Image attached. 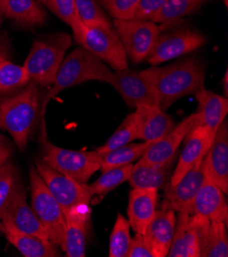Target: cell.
Returning a JSON list of instances; mask_svg holds the SVG:
<instances>
[{
	"label": "cell",
	"mask_w": 228,
	"mask_h": 257,
	"mask_svg": "<svg viewBox=\"0 0 228 257\" xmlns=\"http://www.w3.org/2000/svg\"><path fill=\"white\" fill-rule=\"evenodd\" d=\"M149 143L141 142L137 144H128L115 150L98 153L100 160V171H106L111 168L132 164L139 160L144 154Z\"/></svg>",
	"instance_id": "27"
},
{
	"label": "cell",
	"mask_w": 228,
	"mask_h": 257,
	"mask_svg": "<svg viewBox=\"0 0 228 257\" xmlns=\"http://www.w3.org/2000/svg\"><path fill=\"white\" fill-rule=\"evenodd\" d=\"M188 214H197L210 221H221L227 225L228 205L225 194L207 178L198 190Z\"/></svg>",
	"instance_id": "21"
},
{
	"label": "cell",
	"mask_w": 228,
	"mask_h": 257,
	"mask_svg": "<svg viewBox=\"0 0 228 257\" xmlns=\"http://www.w3.org/2000/svg\"><path fill=\"white\" fill-rule=\"evenodd\" d=\"M35 168L49 192L60 204L65 215L76 206L90 203L92 197L88 190V184L78 183L56 171L40 158L35 160Z\"/></svg>",
	"instance_id": "9"
},
{
	"label": "cell",
	"mask_w": 228,
	"mask_h": 257,
	"mask_svg": "<svg viewBox=\"0 0 228 257\" xmlns=\"http://www.w3.org/2000/svg\"><path fill=\"white\" fill-rule=\"evenodd\" d=\"M157 190L132 189L129 194L127 214L130 227L135 233H144L145 227L157 211Z\"/></svg>",
	"instance_id": "23"
},
{
	"label": "cell",
	"mask_w": 228,
	"mask_h": 257,
	"mask_svg": "<svg viewBox=\"0 0 228 257\" xmlns=\"http://www.w3.org/2000/svg\"><path fill=\"white\" fill-rule=\"evenodd\" d=\"M133 165L128 164L101 171L95 182L88 185L90 196H105L125 182H128Z\"/></svg>",
	"instance_id": "28"
},
{
	"label": "cell",
	"mask_w": 228,
	"mask_h": 257,
	"mask_svg": "<svg viewBox=\"0 0 228 257\" xmlns=\"http://www.w3.org/2000/svg\"><path fill=\"white\" fill-rule=\"evenodd\" d=\"M80 21L88 26H112L97 0H74Z\"/></svg>",
	"instance_id": "34"
},
{
	"label": "cell",
	"mask_w": 228,
	"mask_h": 257,
	"mask_svg": "<svg viewBox=\"0 0 228 257\" xmlns=\"http://www.w3.org/2000/svg\"><path fill=\"white\" fill-rule=\"evenodd\" d=\"M89 218V204L76 206L65 215L66 226L62 249L68 257L85 256Z\"/></svg>",
	"instance_id": "18"
},
{
	"label": "cell",
	"mask_w": 228,
	"mask_h": 257,
	"mask_svg": "<svg viewBox=\"0 0 228 257\" xmlns=\"http://www.w3.org/2000/svg\"><path fill=\"white\" fill-rule=\"evenodd\" d=\"M227 225L221 221H210L200 257H227Z\"/></svg>",
	"instance_id": "29"
},
{
	"label": "cell",
	"mask_w": 228,
	"mask_h": 257,
	"mask_svg": "<svg viewBox=\"0 0 228 257\" xmlns=\"http://www.w3.org/2000/svg\"><path fill=\"white\" fill-rule=\"evenodd\" d=\"M0 233L25 257H57L60 256L58 246L49 240L21 233L19 230L0 222Z\"/></svg>",
	"instance_id": "25"
},
{
	"label": "cell",
	"mask_w": 228,
	"mask_h": 257,
	"mask_svg": "<svg viewBox=\"0 0 228 257\" xmlns=\"http://www.w3.org/2000/svg\"><path fill=\"white\" fill-rule=\"evenodd\" d=\"M2 223L19 230L21 233L49 240L44 226L35 214L31 205L28 204L26 191L20 182L10 197L3 213Z\"/></svg>",
	"instance_id": "12"
},
{
	"label": "cell",
	"mask_w": 228,
	"mask_h": 257,
	"mask_svg": "<svg viewBox=\"0 0 228 257\" xmlns=\"http://www.w3.org/2000/svg\"><path fill=\"white\" fill-rule=\"evenodd\" d=\"M137 130V140L154 143L174 128V121L158 105H141L133 113Z\"/></svg>",
	"instance_id": "19"
},
{
	"label": "cell",
	"mask_w": 228,
	"mask_h": 257,
	"mask_svg": "<svg viewBox=\"0 0 228 257\" xmlns=\"http://www.w3.org/2000/svg\"><path fill=\"white\" fill-rule=\"evenodd\" d=\"M126 257H154V254L151 253L142 234L135 233V236L131 238Z\"/></svg>",
	"instance_id": "39"
},
{
	"label": "cell",
	"mask_w": 228,
	"mask_h": 257,
	"mask_svg": "<svg viewBox=\"0 0 228 257\" xmlns=\"http://www.w3.org/2000/svg\"><path fill=\"white\" fill-rule=\"evenodd\" d=\"M197 99V119L204 126L210 140L213 142L221 123L228 113L227 97L214 93L205 87L195 93Z\"/></svg>",
	"instance_id": "22"
},
{
	"label": "cell",
	"mask_w": 228,
	"mask_h": 257,
	"mask_svg": "<svg viewBox=\"0 0 228 257\" xmlns=\"http://www.w3.org/2000/svg\"><path fill=\"white\" fill-rule=\"evenodd\" d=\"M114 28L126 55L134 63H141L148 58L161 35V28L150 21L115 20Z\"/></svg>",
	"instance_id": "8"
},
{
	"label": "cell",
	"mask_w": 228,
	"mask_h": 257,
	"mask_svg": "<svg viewBox=\"0 0 228 257\" xmlns=\"http://www.w3.org/2000/svg\"><path fill=\"white\" fill-rule=\"evenodd\" d=\"M30 78L23 66L0 59V92H10L26 87Z\"/></svg>",
	"instance_id": "31"
},
{
	"label": "cell",
	"mask_w": 228,
	"mask_h": 257,
	"mask_svg": "<svg viewBox=\"0 0 228 257\" xmlns=\"http://www.w3.org/2000/svg\"><path fill=\"white\" fill-rule=\"evenodd\" d=\"M71 43L72 38L66 33L35 40L23 66L30 81L35 82L40 87L52 85Z\"/></svg>",
	"instance_id": "5"
},
{
	"label": "cell",
	"mask_w": 228,
	"mask_h": 257,
	"mask_svg": "<svg viewBox=\"0 0 228 257\" xmlns=\"http://www.w3.org/2000/svg\"><path fill=\"white\" fill-rule=\"evenodd\" d=\"M72 30L76 42L115 71L128 68L127 55L112 26H88L80 21Z\"/></svg>",
	"instance_id": "6"
},
{
	"label": "cell",
	"mask_w": 228,
	"mask_h": 257,
	"mask_svg": "<svg viewBox=\"0 0 228 257\" xmlns=\"http://www.w3.org/2000/svg\"><path fill=\"white\" fill-rule=\"evenodd\" d=\"M8 5V0H0V25L3 24L5 19V13Z\"/></svg>",
	"instance_id": "42"
},
{
	"label": "cell",
	"mask_w": 228,
	"mask_h": 257,
	"mask_svg": "<svg viewBox=\"0 0 228 257\" xmlns=\"http://www.w3.org/2000/svg\"><path fill=\"white\" fill-rule=\"evenodd\" d=\"M174 162L175 160L165 165H156L140 158L133 165L128 182L132 189L159 191L169 182Z\"/></svg>",
	"instance_id": "24"
},
{
	"label": "cell",
	"mask_w": 228,
	"mask_h": 257,
	"mask_svg": "<svg viewBox=\"0 0 228 257\" xmlns=\"http://www.w3.org/2000/svg\"><path fill=\"white\" fill-rule=\"evenodd\" d=\"M206 41L204 35L191 30H179L160 35L146 61L151 66H157L188 54L201 47Z\"/></svg>",
	"instance_id": "13"
},
{
	"label": "cell",
	"mask_w": 228,
	"mask_h": 257,
	"mask_svg": "<svg viewBox=\"0 0 228 257\" xmlns=\"http://www.w3.org/2000/svg\"><path fill=\"white\" fill-rule=\"evenodd\" d=\"M140 74L153 86L158 105L164 111L181 97L205 87V67L194 58L166 67H150Z\"/></svg>",
	"instance_id": "1"
},
{
	"label": "cell",
	"mask_w": 228,
	"mask_h": 257,
	"mask_svg": "<svg viewBox=\"0 0 228 257\" xmlns=\"http://www.w3.org/2000/svg\"><path fill=\"white\" fill-rule=\"evenodd\" d=\"M210 220L197 214L178 213L168 253L170 257H200Z\"/></svg>",
	"instance_id": "10"
},
{
	"label": "cell",
	"mask_w": 228,
	"mask_h": 257,
	"mask_svg": "<svg viewBox=\"0 0 228 257\" xmlns=\"http://www.w3.org/2000/svg\"><path fill=\"white\" fill-rule=\"evenodd\" d=\"M110 84L120 93L126 105L130 108H136L141 105H158V98L153 86L140 72H135L128 68L116 71L113 73Z\"/></svg>",
	"instance_id": "14"
},
{
	"label": "cell",
	"mask_w": 228,
	"mask_h": 257,
	"mask_svg": "<svg viewBox=\"0 0 228 257\" xmlns=\"http://www.w3.org/2000/svg\"><path fill=\"white\" fill-rule=\"evenodd\" d=\"M41 160L56 171L74 179L87 184L90 177L100 170V160L96 151H73L64 149L48 141L45 121H42L41 135Z\"/></svg>",
	"instance_id": "4"
},
{
	"label": "cell",
	"mask_w": 228,
	"mask_h": 257,
	"mask_svg": "<svg viewBox=\"0 0 228 257\" xmlns=\"http://www.w3.org/2000/svg\"><path fill=\"white\" fill-rule=\"evenodd\" d=\"M204 158H201L178 183L170 185L167 183L164 194V201L161 209H171L176 213H189L192 202L206 182Z\"/></svg>",
	"instance_id": "11"
},
{
	"label": "cell",
	"mask_w": 228,
	"mask_h": 257,
	"mask_svg": "<svg viewBox=\"0 0 228 257\" xmlns=\"http://www.w3.org/2000/svg\"><path fill=\"white\" fill-rule=\"evenodd\" d=\"M207 178L225 195L228 193V124L224 120L204 157Z\"/></svg>",
	"instance_id": "16"
},
{
	"label": "cell",
	"mask_w": 228,
	"mask_h": 257,
	"mask_svg": "<svg viewBox=\"0 0 228 257\" xmlns=\"http://www.w3.org/2000/svg\"><path fill=\"white\" fill-rule=\"evenodd\" d=\"M0 128H4V126H3V118H2V107H0Z\"/></svg>",
	"instance_id": "44"
},
{
	"label": "cell",
	"mask_w": 228,
	"mask_h": 257,
	"mask_svg": "<svg viewBox=\"0 0 228 257\" xmlns=\"http://www.w3.org/2000/svg\"><path fill=\"white\" fill-rule=\"evenodd\" d=\"M138 0H98L101 8L107 10L115 20H131Z\"/></svg>",
	"instance_id": "37"
},
{
	"label": "cell",
	"mask_w": 228,
	"mask_h": 257,
	"mask_svg": "<svg viewBox=\"0 0 228 257\" xmlns=\"http://www.w3.org/2000/svg\"><path fill=\"white\" fill-rule=\"evenodd\" d=\"M167 0H138L131 20L133 21H151L157 13L162 9Z\"/></svg>",
	"instance_id": "38"
},
{
	"label": "cell",
	"mask_w": 228,
	"mask_h": 257,
	"mask_svg": "<svg viewBox=\"0 0 228 257\" xmlns=\"http://www.w3.org/2000/svg\"><path fill=\"white\" fill-rule=\"evenodd\" d=\"M10 40L7 35L0 33V59H9Z\"/></svg>",
	"instance_id": "41"
},
{
	"label": "cell",
	"mask_w": 228,
	"mask_h": 257,
	"mask_svg": "<svg viewBox=\"0 0 228 257\" xmlns=\"http://www.w3.org/2000/svg\"><path fill=\"white\" fill-rule=\"evenodd\" d=\"M197 121L196 113L186 117L178 125L174 126L173 130L166 136L154 143H150L141 158L156 165H165L175 160L178 149Z\"/></svg>",
	"instance_id": "15"
},
{
	"label": "cell",
	"mask_w": 228,
	"mask_h": 257,
	"mask_svg": "<svg viewBox=\"0 0 228 257\" xmlns=\"http://www.w3.org/2000/svg\"><path fill=\"white\" fill-rule=\"evenodd\" d=\"M135 140H137V130L134 120V115L132 113L123 120V122L117 128L116 132L112 135V137L106 142L105 145L97 148L96 152L103 153L115 150L125 145H128Z\"/></svg>",
	"instance_id": "33"
},
{
	"label": "cell",
	"mask_w": 228,
	"mask_h": 257,
	"mask_svg": "<svg viewBox=\"0 0 228 257\" xmlns=\"http://www.w3.org/2000/svg\"><path fill=\"white\" fill-rule=\"evenodd\" d=\"M42 2L46 9L53 12L71 28L80 22L74 0H42Z\"/></svg>",
	"instance_id": "36"
},
{
	"label": "cell",
	"mask_w": 228,
	"mask_h": 257,
	"mask_svg": "<svg viewBox=\"0 0 228 257\" xmlns=\"http://www.w3.org/2000/svg\"><path fill=\"white\" fill-rule=\"evenodd\" d=\"M42 98L40 86L30 81L21 92L0 100L4 130L22 151L26 149L40 117Z\"/></svg>",
	"instance_id": "3"
},
{
	"label": "cell",
	"mask_w": 228,
	"mask_h": 257,
	"mask_svg": "<svg viewBox=\"0 0 228 257\" xmlns=\"http://www.w3.org/2000/svg\"><path fill=\"white\" fill-rule=\"evenodd\" d=\"M131 241L130 223L121 213L118 214L110 238V257H126Z\"/></svg>",
	"instance_id": "32"
},
{
	"label": "cell",
	"mask_w": 228,
	"mask_h": 257,
	"mask_svg": "<svg viewBox=\"0 0 228 257\" xmlns=\"http://www.w3.org/2000/svg\"><path fill=\"white\" fill-rule=\"evenodd\" d=\"M184 143L185 145L181 155L179 156L178 162L173 169L168 182L170 185L178 183L183 175H185L201 158H204L213 142L210 140L204 126L200 125L197 121L185 138Z\"/></svg>",
	"instance_id": "17"
},
{
	"label": "cell",
	"mask_w": 228,
	"mask_h": 257,
	"mask_svg": "<svg viewBox=\"0 0 228 257\" xmlns=\"http://www.w3.org/2000/svg\"><path fill=\"white\" fill-rule=\"evenodd\" d=\"M14 153V147L12 143L2 134H0V167L8 163L9 159Z\"/></svg>",
	"instance_id": "40"
},
{
	"label": "cell",
	"mask_w": 228,
	"mask_h": 257,
	"mask_svg": "<svg viewBox=\"0 0 228 257\" xmlns=\"http://www.w3.org/2000/svg\"><path fill=\"white\" fill-rule=\"evenodd\" d=\"M19 174L13 163H6L0 167V222L10 197L19 183Z\"/></svg>",
	"instance_id": "35"
},
{
	"label": "cell",
	"mask_w": 228,
	"mask_h": 257,
	"mask_svg": "<svg viewBox=\"0 0 228 257\" xmlns=\"http://www.w3.org/2000/svg\"><path fill=\"white\" fill-rule=\"evenodd\" d=\"M205 0H167L150 22L171 24L196 12Z\"/></svg>",
	"instance_id": "30"
},
{
	"label": "cell",
	"mask_w": 228,
	"mask_h": 257,
	"mask_svg": "<svg viewBox=\"0 0 228 257\" xmlns=\"http://www.w3.org/2000/svg\"><path fill=\"white\" fill-rule=\"evenodd\" d=\"M112 78L113 72L108 65L83 47L74 49L64 59L52 87L42 98L41 120L45 121L44 115L50 100H53L63 90L87 81H100L110 84Z\"/></svg>",
	"instance_id": "2"
},
{
	"label": "cell",
	"mask_w": 228,
	"mask_h": 257,
	"mask_svg": "<svg viewBox=\"0 0 228 257\" xmlns=\"http://www.w3.org/2000/svg\"><path fill=\"white\" fill-rule=\"evenodd\" d=\"M222 2L224 3V5H225V7H227L228 6V0H222Z\"/></svg>",
	"instance_id": "45"
},
{
	"label": "cell",
	"mask_w": 228,
	"mask_h": 257,
	"mask_svg": "<svg viewBox=\"0 0 228 257\" xmlns=\"http://www.w3.org/2000/svg\"><path fill=\"white\" fill-rule=\"evenodd\" d=\"M176 212L171 209L157 210L144 229L143 238L154 257L168 256L176 226Z\"/></svg>",
	"instance_id": "20"
},
{
	"label": "cell",
	"mask_w": 228,
	"mask_h": 257,
	"mask_svg": "<svg viewBox=\"0 0 228 257\" xmlns=\"http://www.w3.org/2000/svg\"><path fill=\"white\" fill-rule=\"evenodd\" d=\"M5 18L25 28L41 27L47 19L42 0H8Z\"/></svg>",
	"instance_id": "26"
},
{
	"label": "cell",
	"mask_w": 228,
	"mask_h": 257,
	"mask_svg": "<svg viewBox=\"0 0 228 257\" xmlns=\"http://www.w3.org/2000/svg\"><path fill=\"white\" fill-rule=\"evenodd\" d=\"M31 186V207L44 226L49 241L62 248L65 237L66 219L62 207L47 189L35 165L29 167Z\"/></svg>",
	"instance_id": "7"
},
{
	"label": "cell",
	"mask_w": 228,
	"mask_h": 257,
	"mask_svg": "<svg viewBox=\"0 0 228 257\" xmlns=\"http://www.w3.org/2000/svg\"><path fill=\"white\" fill-rule=\"evenodd\" d=\"M223 86H224V92H225V97H227V91H228V73L227 71L225 72L224 78H223Z\"/></svg>",
	"instance_id": "43"
}]
</instances>
